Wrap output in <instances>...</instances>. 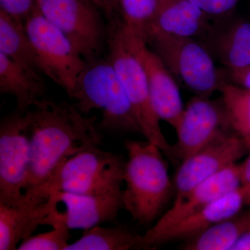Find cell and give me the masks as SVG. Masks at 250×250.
Returning <instances> with one entry per match:
<instances>
[{
	"label": "cell",
	"mask_w": 250,
	"mask_h": 250,
	"mask_svg": "<svg viewBox=\"0 0 250 250\" xmlns=\"http://www.w3.org/2000/svg\"><path fill=\"white\" fill-rule=\"evenodd\" d=\"M30 115V170L24 196L45 185L69 157L102 143L95 117L87 118L74 103L46 98L31 108Z\"/></svg>",
	"instance_id": "1"
},
{
	"label": "cell",
	"mask_w": 250,
	"mask_h": 250,
	"mask_svg": "<svg viewBox=\"0 0 250 250\" xmlns=\"http://www.w3.org/2000/svg\"><path fill=\"white\" fill-rule=\"evenodd\" d=\"M123 207L143 226L154 223L174 190L162 150L149 141H125Z\"/></svg>",
	"instance_id": "2"
},
{
	"label": "cell",
	"mask_w": 250,
	"mask_h": 250,
	"mask_svg": "<svg viewBox=\"0 0 250 250\" xmlns=\"http://www.w3.org/2000/svg\"><path fill=\"white\" fill-rule=\"evenodd\" d=\"M70 98L83 114L93 110L100 111V129L141 134L124 86L108 58L102 57L86 62Z\"/></svg>",
	"instance_id": "3"
},
{
	"label": "cell",
	"mask_w": 250,
	"mask_h": 250,
	"mask_svg": "<svg viewBox=\"0 0 250 250\" xmlns=\"http://www.w3.org/2000/svg\"><path fill=\"white\" fill-rule=\"evenodd\" d=\"M108 24L107 58L121 79L141 134L160 148L166 155L174 157L173 146L163 133L161 121L152 105L144 67L135 52L129 34L123 27L121 19Z\"/></svg>",
	"instance_id": "4"
},
{
	"label": "cell",
	"mask_w": 250,
	"mask_h": 250,
	"mask_svg": "<svg viewBox=\"0 0 250 250\" xmlns=\"http://www.w3.org/2000/svg\"><path fill=\"white\" fill-rule=\"evenodd\" d=\"M125 162L119 156L94 146L63 161L48 182L27 198L47 199L60 191L92 195L111 191L124 185Z\"/></svg>",
	"instance_id": "5"
},
{
	"label": "cell",
	"mask_w": 250,
	"mask_h": 250,
	"mask_svg": "<svg viewBox=\"0 0 250 250\" xmlns=\"http://www.w3.org/2000/svg\"><path fill=\"white\" fill-rule=\"evenodd\" d=\"M147 44L176 80L195 95L210 97L226 82L211 53L199 39L152 31Z\"/></svg>",
	"instance_id": "6"
},
{
	"label": "cell",
	"mask_w": 250,
	"mask_h": 250,
	"mask_svg": "<svg viewBox=\"0 0 250 250\" xmlns=\"http://www.w3.org/2000/svg\"><path fill=\"white\" fill-rule=\"evenodd\" d=\"M46 19L66 36L85 62L102 57L109 29L100 10L85 0H36Z\"/></svg>",
	"instance_id": "7"
},
{
	"label": "cell",
	"mask_w": 250,
	"mask_h": 250,
	"mask_svg": "<svg viewBox=\"0 0 250 250\" xmlns=\"http://www.w3.org/2000/svg\"><path fill=\"white\" fill-rule=\"evenodd\" d=\"M42 75L50 79L70 97L77 77L86 62L60 29L34 7L24 22Z\"/></svg>",
	"instance_id": "8"
},
{
	"label": "cell",
	"mask_w": 250,
	"mask_h": 250,
	"mask_svg": "<svg viewBox=\"0 0 250 250\" xmlns=\"http://www.w3.org/2000/svg\"><path fill=\"white\" fill-rule=\"evenodd\" d=\"M30 109L15 111L0 123V203L21 205L30 170Z\"/></svg>",
	"instance_id": "9"
},
{
	"label": "cell",
	"mask_w": 250,
	"mask_h": 250,
	"mask_svg": "<svg viewBox=\"0 0 250 250\" xmlns=\"http://www.w3.org/2000/svg\"><path fill=\"white\" fill-rule=\"evenodd\" d=\"M174 129L177 142L173 154L181 161L200 151L222 133L231 130L221 100L198 95L184 106Z\"/></svg>",
	"instance_id": "10"
},
{
	"label": "cell",
	"mask_w": 250,
	"mask_h": 250,
	"mask_svg": "<svg viewBox=\"0 0 250 250\" xmlns=\"http://www.w3.org/2000/svg\"><path fill=\"white\" fill-rule=\"evenodd\" d=\"M48 197L54 205L47 218L59 220L72 229H89L108 223H116L123 207V188L92 195L60 191Z\"/></svg>",
	"instance_id": "11"
},
{
	"label": "cell",
	"mask_w": 250,
	"mask_h": 250,
	"mask_svg": "<svg viewBox=\"0 0 250 250\" xmlns=\"http://www.w3.org/2000/svg\"><path fill=\"white\" fill-rule=\"evenodd\" d=\"M246 152H249L246 145L231 130L222 133L200 151L182 161L173 182L175 197L238 164Z\"/></svg>",
	"instance_id": "12"
},
{
	"label": "cell",
	"mask_w": 250,
	"mask_h": 250,
	"mask_svg": "<svg viewBox=\"0 0 250 250\" xmlns=\"http://www.w3.org/2000/svg\"><path fill=\"white\" fill-rule=\"evenodd\" d=\"M125 30L129 34L135 52L144 67L156 114L161 121L174 129L184 109L177 80L146 41Z\"/></svg>",
	"instance_id": "13"
},
{
	"label": "cell",
	"mask_w": 250,
	"mask_h": 250,
	"mask_svg": "<svg viewBox=\"0 0 250 250\" xmlns=\"http://www.w3.org/2000/svg\"><path fill=\"white\" fill-rule=\"evenodd\" d=\"M241 186L240 164H233L206 179L182 196L175 197L171 208L161 215L143 237L148 238L164 231Z\"/></svg>",
	"instance_id": "14"
},
{
	"label": "cell",
	"mask_w": 250,
	"mask_h": 250,
	"mask_svg": "<svg viewBox=\"0 0 250 250\" xmlns=\"http://www.w3.org/2000/svg\"><path fill=\"white\" fill-rule=\"evenodd\" d=\"M246 205L241 187L228 192L187 218L154 236L141 237V249H153L168 242L188 241L219 222L234 216Z\"/></svg>",
	"instance_id": "15"
},
{
	"label": "cell",
	"mask_w": 250,
	"mask_h": 250,
	"mask_svg": "<svg viewBox=\"0 0 250 250\" xmlns=\"http://www.w3.org/2000/svg\"><path fill=\"white\" fill-rule=\"evenodd\" d=\"M202 41L229 73L250 68V20L233 18L213 24Z\"/></svg>",
	"instance_id": "16"
},
{
	"label": "cell",
	"mask_w": 250,
	"mask_h": 250,
	"mask_svg": "<svg viewBox=\"0 0 250 250\" xmlns=\"http://www.w3.org/2000/svg\"><path fill=\"white\" fill-rule=\"evenodd\" d=\"M52 199L27 198L18 205L0 203V250H17L50 213Z\"/></svg>",
	"instance_id": "17"
},
{
	"label": "cell",
	"mask_w": 250,
	"mask_h": 250,
	"mask_svg": "<svg viewBox=\"0 0 250 250\" xmlns=\"http://www.w3.org/2000/svg\"><path fill=\"white\" fill-rule=\"evenodd\" d=\"M210 20L190 0H161L149 32L202 41L213 26Z\"/></svg>",
	"instance_id": "18"
},
{
	"label": "cell",
	"mask_w": 250,
	"mask_h": 250,
	"mask_svg": "<svg viewBox=\"0 0 250 250\" xmlns=\"http://www.w3.org/2000/svg\"><path fill=\"white\" fill-rule=\"evenodd\" d=\"M42 75L19 65L0 53V93L16 99V111L25 112L46 98Z\"/></svg>",
	"instance_id": "19"
},
{
	"label": "cell",
	"mask_w": 250,
	"mask_h": 250,
	"mask_svg": "<svg viewBox=\"0 0 250 250\" xmlns=\"http://www.w3.org/2000/svg\"><path fill=\"white\" fill-rule=\"evenodd\" d=\"M0 53L13 62L42 75L24 23L0 9Z\"/></svg>",
	"instance_id": "20"
},
{
	"label": "cell",
	"mask_w": 250,
	"mask_h": 250,
	"mask_svg": "<svg viewBox=\"0 0 250 250\" xmlns=\"http://www.w3.org/2000/svg\"><path fill=\"white\" fill-rule=\"evenodd\" d=\"M250 228V210L234 215L186 241L184 250H232L240 238Z\"/></svg>",
	"instance_id": "21"
},
{
	"label": "cell",
	"mask_w": 250,
	"mask_h": 250,
	"mask_svg": "<svg viewBox=\"0 0 250 250\" xmlns=\"http://www.w3.org/2000/svg\"><path fill=\"white\" fill-rule=\"evenodd\" d=\"M142 235L123 226L98 225L84 230L82 236L65 250H129L140 249Z\"/></svg>",
	"instance_id": "22"
},
{
	"label": "cell",
	"mask_w": 250,
	"mask_h": 250,
	"mask_svg": "<svg viewBox=\"0 0 250 250\" xmlns=\"http://www.w3.org/2000/svg\"><path fill=\"white\" fill-rule=\"evenodd\" d=\"M220 92L230 129L243 141L250 152V89L226 82Z\"/></svg>",
	"instance_id": "23"
},
{
	"label": "cell",
	"mask_w": 250,
	"mask_h": 250,
	"mask_svg": "<svg viewBox=\"0 0 250 250\" xmlns=\"http://www.w3.org/2000/svg\"><path fill=\"white\" fill-rule=\"evenodd\" d=\"M161 0H121L122 22L125 29L147 41Z\"/></svg>",
	"instance_id": "24"
},
{
	"label": "cell",
	"mask_w": 250,
	"mask_h": 250,
	"mask_svg": "<svg viewBox=\"0 0 250 250\" xmlns=\"http://www.w3.org/2000/svg\"><path fill=\"white\" fill-rule=\"evenodd\" d=\"M43 225L52 228L47 232L33 234L24 240L18 246V250H65L70 244V229L62 222L47 220Z\"/></svg>",
	"instance_id": "25"
},
{
	"label": "cell",
	"mask_w": 250,
	"mask_h": 250,
	"mask_svg": "<svg viewBox=\"0 0 250 250\" xmlns=\"http://www.w3.org/2000/svg\"><path fill=\"white\" fill-rule=\"evenodd\" d=\"M202 10L205 14L212 18H226L234 11L240 1L243 0H190ZM250 1V0H247Z\"/></svg>",
	"instance_id": "26"
},
{
	"label": "cell",
	"mask_w": 250,
	"mask_h": 250,
	"mask_svg": "<svg viewBox=\"0 0 250 250\" xmlns=\"http://www.w3.org/2000/svg\"><path fill=\"white\" fill-rule=\"evenodd\" d=\"M0 9L24 24L36 6V0H0Z\"/></svg>",
	"instance_id": "27"
},
{
	"label": "cell",
	"mask_w": 250,
	"mask_h": 250,
	"mask_svg": "<svg viewBox=\"0 0 250 250\" xmlns=\"http://www.w3.org/2000/svg\"><path fill=\"white\" fill-rule=\"evenodd\" d=\"M108 21V22H114L121 19V0H92Z\"/></svg>",
	"instance_id": "28"
},
{
	"label": "cell",
	"mask_w": 250,
	"mask_h": 250,
	"mask_svg": "<svg viewBox=\"0 0 250 250\" xmlns=\"http://www.w3.org/2000/svg\"><path fill=\"white\" fill-rule=\"evenodd\" d=\"M248 158L240 164L241 188L244 193L246 205H250V152Z\"/></svg>",
	"instance_id": "29"
},
{
	"label": "cell",
	"mask_w": 250,
	"mask_h": 250,
	"mask_svg": "<svg viewBox=\"0 0 250 250\" xmlns=\"http://www.w3.org/2000/svg\"><path fill=\"white\" fill-rule=\"evenodd\" d=\"M229 76L232 83L250 89V68L241 72H230Z\"/></svg>",
	"instance_id": "30"
},
{
	"label": "cell",
	"mask_w": 250,
	"mask_h": 250,
	"mask_svg": "<svg viewBox=\"0 0 250 250\" xmlns=\"http://www.w3.org/2000/svg\"><path fill=\"white\" fill-rule=\"evenodd\" d=\"M232 250H250V228L242 235L233 247Z\"/></svg>",
	"instance_id": "31"
},
{
	"label": "cell",
	"mask_w": 250,
	"mask_h": 250,
	"mask_svg": "<svg viewBox=\"0 0 250 250\" xmlns=\"http://www.w3.org/2000/svg\"><path fill=\"white\" fill-rule=\"evenodd\" d=\"M85 1H91V2H93V1H92V0H85ZM93 4H94V3H93Z\"/></svg>",
	"instance_id": "32"
}]
</instances>
